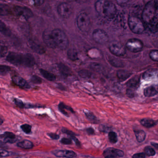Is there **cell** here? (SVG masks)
Returning a JSON list of instances; mask_svg holds the SVG:
<instances>
[{"mask_svg":"<svg viewBox=\"0 0 158 158\" xmlns=\"http://www.w3.org/2000/svg\"><path fill=\"white\" fill-rule=\"evenodd\" d=\"M156 10L157 4L155 1L146 4L141 15L142 20L145 23L150 24L152 21L155 17Z\"/></svg>","mask_w":158,"mask_h":158,"instance_id":"277c9868","label":"cell"},{"mask_svg":"<svg viewBox=\"0 0 158 158\" xmlns=\"http://www.w3.org/2000/svg\"><path fill=\"white\" fill-rule=\"evenodd\" d=\"M108 62L113 67L121 68L124 66L122 61L117 58H110L108 59Z\"/></svg>","mask_w":158,"mask_h":158,"instance_id":"83f0119b","label":"cell"},{"mask_svg":"<svg viewBox=\"0 0 158 158\" xmlns=\"http://www.w3.org/2000/svg\"><path fill=\"white\" fill-rule=\"evenodd\" d=\"M0 137L3 139V141L6 143H13L17 141L15 134L11 132H5L4 134L0 135Z\"/></svg>","mask_w":158,"mask_h":158,"instance_id":"ac0fdd59","label":"cell"},{"mask_svg":"<svg viewBox=\"0 0 158 158\" xmlns=\"http://www.w3.org/2000/svg\"><path fill=\"white\" fill-rule=\"evenodd\" d=\"M153 1H155V0H143V2L146 4L150 2Z\"/></svg>","mask_w":158,"mask_h":158,"instance_id":"11a10c76","label":"cell"},{"mask_svg":"<svg viewBox=\"0 0 158 158\" xmlns=\"http://www.w3.org/2000/svg\"><path fill=\"white\" fill-rule=\"evenodd\" d=\"M86 131L89 135H94V133H95V131H94V129L92 127H89V128L87 129Z\"/></svg>","mask_w":158,"mask_h":158,"instance_id":"f907efd6","label":"cell"},{"mask_svg":"<svg viewBox=\"0 0 158 158\" xmlns=\"http://www.w3.org/2000/svg\"><path fill=\"white\" fill-rule=\"evenodd\" d=\"M6 59L8 62L16 66L32 67L35 63L34 57L29 53L22 54L10 52L7 55Z\"/></svg>","mask_w":158,"mask_h":158,"instance_id":"6da1fadb","label":"cell"},{"mask_svg":"<svg viewBox=\"0 0 158 158\" xmlns=\"http://www.w3.org/2000/svg\"><path fill=\"white\" fill-rule=\"evenodd\" d=\"M0 93H1V92H0Z\"/></svg>","mask_w":158,"mask_h":158,"instance_id":"680465c9","label":"cell"},{"mask_svg":"<svg viewBox=\"0 0 158 158\" xmlns=\"http://www.w3.org/2000/svg\"><path fill=\"white\" fill-rule=\"evenodd\" d=\"M10 13L9 7L7 4L0 3V15L5 16Z\"/></svg>","mask_w":158,"mask_h":158,"instance_id":"f1b7e54d","label":"cell"},{"mask_svg":"<svg viewBox=\"0 0 158 158\" xmlns=\"http://www.w3.org/2000/svg\"><path fill=\"white\" fill-rule=\"evenodd\" d=\"M14 102L15 104L17 105L18 107L20 108H23L25 107V105H24V103H23L22 101L20 99L15 98L14 99Z\"/></svg>","mask_w":158,"mask_h":158,"instance_id":"7bdbcfd3","label":"cell"},{"mask_svg":"<svg viewBox=\"0 0 158 158\" xmlns=\"http://www.w3.org/2000/svg\"><path fill=\"white\" fill-rule=\"evenodd\" d=\"M7 147L6 143L0 140V148H5Z\"/></svg>","mask_w":158,"mask_h":158,"instance_id":"f5cc1de1","label":"cell"},{"mask_svg":"<svg viewBox=\"0 0 158 158\" xmlns=\"http://www.w3.org/2000/svg\"><path fill=\"white\" fill-rule=\"evenodd\" d=\"M51 152L58 158H74L77 156V154L74 151L69 150H55Z\"/></svg>","mask_w":158,"mask_h":158,"instance_id":"5bb4252c","label":"cell"},{"mask_svg":"<svg viewBox=\"0 0 158 158\" xmlns=\"http://www.w3.org/2000/svg\"><path fill=\"white\" fill-rule=\"evenodd\" d=\"M14 12L16 15L22 17L25 20H28L33 16L31 10L26 7L16 6L14 8Z\"/></svg>","mask_w":158,"mask_h":158,"instance_id":"8fae6325","label":"cell"},{"mask_svg":"<svg viewBox=\"0 0 158 158\" xmlns=\"http://www.w3.org/2000/svg\"><path fill=\"white\" fill-rule=\"evenodd\" d=\"M128 24L130 30L135 34H142L145 31L143 22L138 17L135 15L129 16Z\"/></svg>","mask_w":158,"mask_h":158,"instance_id":"5b68a950","label":"cell"},{"mask_svg":"<svg viewBox=\"0 0 158 158\" xmlns=\"http://www.w3.org/2000/svg\"><path fill=\"white\" fill-rule=\"evenodd\" d=\"M9 155V152L7 151L6 150L1 149H0V157H6Z\"/></svg>","mask_w":158,"mask_h":158,"instance_id":"7dc6e473","label":"cell"},{"mask_svg":"<svg viewBox=\"0 0 158 158\" xmlns=\"http://www.w3.org/2000/svg\"><path fill=\"white\" fill-rule=\"evenodd\" d=\"M3 120L2 118H0V125H2V124L3 123Z\"/></svg>","mask_w":158,"mask_h":158,"instance_id":"9f6ffc18","label":"cell"},{"mask_svg":"<svg viewBox=\"0 0 158 158\" xmlns=\"http://www.w3.org/2000/svg\"><path fill=\"white\" fill-rule=\"evenodd\" d=\"M144 95L145 97H151L158 93V85H152L147 87L144 89Z\"/></svg>","mask_w":158,"mask_h":158,"instance_id":"d6986e66","label":"cell"},{"mask_svg":"<svg viewBox=\"0 0 158 158\" xmlns=\"http://www.w3.org/2000/svg\"><path fill=\"white\" fill-rule=\"evenodd\" d=\"M149 55L152 60L158 62V50H152L150 52Z\"/></svg>","mask_w":158,"mask_h":158,"instance_id":"ab89813d","label":"cell"},{"mask_svg":"<svg viewBox=\"0 0 158 158\" xmlns=\"http://www.w3.org/2000/svg\"><path fill=\"white\" fill-rule=\"evenodd\" d=\"M117 3L120 6H123L127 3L129 0H116Z\"/></svg>","mask_w":158,"mask_h":158,"instance_id":"816d5d0a","label":"cell"},{"mask_svg":"<svg viewBox=\"0 0 158 158\" xmlns=\"http://www.w3.org/2000/svg\"><path fill=\"white\" fill-rule=\"evenodd\" d=\"M59 110L61 111L62 113H63L64 115L67 116V117L69 116V115H68L67 111H66V110H68L70 111H72V112H73L72 109L69 107H67L63 103H60L59 105Z\"/></svg>","mask_w":158,"mask_h":158,"instance_id":"1f68e13d","label":"cell"},{"mask_svg":"<svg viewBox=\"0 0 158 158\" xmlns=\"http://www.w3.org/2000/svg\"><path fill=\"white\" fill-rule=\"evenodd\" d=\"M60 142L64 145H70L72 143V140L70 138H62Z\"/></svg>","mask_w":158,"mask_h":158,"instance_id":"ee69618b","label":"cell"},{"mask_svg":"<svg viewBox=\"0 0 158 158\" xmlns=\"http://www.w3.org/2000/svg\"><path fill=\"white\" fill-rule=\"evenodd\" d=\"M62 131L64 134H66V135L69 136L70 137V138L74 141L77 147H78V148H81V143L80 141H79V140L76 138L75 133L74 132L68 130V129L65 128H62Z\"/></svg>","mask_w":158,"mask_h":158,"instance_id":"ffe728a7","label":"cell"},{"mask_svg":"<svg viewBox=\"0 0 158 158\" xmlns=\"http://www.w3.org/2000/svg\"><path fill=\"white\" fill-rule=\"evenodd\" d=\"M29 43L30 48L35 52L37 53L38 54H43L44 52V49L39 44L32 41H30Z\"/></svg>","mask_w":158,"mask_h":158,"instance_id":"d4e9b609","label":"cell"},{"mask_svg":"<svg viewBox=\"0 0 158 158\" xmlns=\"http://www.w3.org/2000/svg\"><path fill=\"white\" fill-rule=\"evenodd\" d=\"M68 58L70 60L74 61L78 59V55L77 51L73 49H70L68 51Z\"/></svg>","mask_w":158,"mask_h":158,"instance_id":"f546056e","label":"cell"},{"mask_svg":"<svg viewBox=\"0 0 158 158\" xmlns=\"http://www.w3.org/2000/svg\"><path fill=\"white\" fill-rule=\"evenodd\" d=\"M78 28L83 32H88L91 29V21L89 17L85 12L80 13L76 19Z\"/></svg>","mask_w":158,"mask_h":158,"instance_id":"8992f818","label":"cell"},{"mask_svg":"<svg viewBox=\"0 0 158 158\" xmlns=\"http://www.w3.org/2000/svg\"><path fill=\"white\" fill-rule=\"evenodd\" d=\"M144 153L148 156H153L156 154L155 150L150 146H146L144 149Z\"/></svg>","mask_w":158,"mask_h":158,"instance_id":"836d02e7","label":"cell"},{"mask_svg":"<svg viewBox=\"0 0 158 158\" xmlns=\"http://www.w3.org/2000/svg\"><path fill=\"white\" fill-rule=\"evenodd\" d=\"M18 1H22L23 0H18Z\"/></svg>","mask_w":158,"mask_h":158,"instance_id":"6f0895ef","label":"cell"},{"mask_svg":"<svg viewBox=\"0 0 158 158\" xmlns=\"http://www.w3.org/2000/svg\"><path fill=\"white\" fill-rule=\"evenodd\" d=\"M11 70V68L6 65H0V75H6Z\"/></svg>","mask_w":158,"mask_h":158,"instance_id":"d590c367","label":"cell"},{"mask_svg":"<svg viewBox=\"0 0 158 158\" xmlns=\"http://www.w3.org/2000/svg\"><path fill=\"white\" fill-rule=\"evenodd\" d=\"M136 139L138 142H142L144 141L146 138V134L145 131L143 130H134Z\"/></svg>","mask_w":158,"mask_h":158,"instance_id":"4316f807","label":"cell"},{"mask_svg":"<svg viewBox=\"0 0 158 158\" xmlns=\"http://www.w3.org/2000/svg\"><path fill=\"white\" fill-rule=\"evenodd\" d=\"M108 138L111 143H116L118 141V136L117 133L114 131H110L108 134Z\"/></svg>","mask_w":158,"mask_h":158,"instance_id":"d6a6232c","label":"cell"},{"mask_svg":"<svg viewBox=\"0 0 158 158\" xmlns=\"http://www.w3.org/2000/svg\"><path fill=\"white\" fill-rule=\"evenodd\" d=\"M23 131L26 134H30L32 131V126L29 124H24L21 126Z\"/></svg>","mask_w":158,"mask_h":158,"instance_id":"f35d334b","label":"cell"},{"mask_svg":"<svg viewBox=\"0 0 158 158\" xmlns=\"http://www.w3.org/2000/svg\"><path fill=\"white\" fill-rule=\"evenodd\" d=\"M151 144L152 145L153 147H154L155 149L158 150V143H155V142H151Z\"/></svg>","mask_w":158,"mask_h":158,"instance_id":"db71d44e","label":"cell"},{"mask_svg":"<svg viewBox=\"0 0 158 158\" xmlns=\"http://www.w3.org/2000/svg\"><path fill=\"white\" fill-rule=\"evenodd\" d=\"M43 38L44 43L49 48L55 49L57 47L55 42H54V40L52 37L51 32H48V31L44 32L43 35Z\"/></svg>","mask_w":158,"mask_h":158,"instance_id":"2e32d148","label":"cell"},{"mask_svg":"<svg viewBox=\"0 0 158 158\" xmlns=\"http://www.w3.org/2000/svg\"><path fill=\"white\" fill-rule=\"evenodd\" d=\"M90 68L92 70L97 72L100 73H102L104 71L103 68L102 66V65L99 63H95V62H93L91 64Z\"/></svg>","mask_w":158,"mask_h":158,"instance_id":"4dcf8cb0","label":"cell"},{"mask_svg":"<svg viewBox=\"0 0 158 158\" xmlns=\"http://www.w3.org/2000/svg\"><path fill=\"white\" fill-rule=\"evenodd\" d=\"M57 10L58 13L61 17L68 19L72 13L73 7L70 3L63 2L58 5Z\"/></svg>","mask_w":158,"mask_h":158,"instance_id":"30bf717a","label":"cell"},{"mask_svg":"<svg viewBox=\"0 0 158 158\" xmlns=\"http://www.w3.org/2000/svg\"><path fill=\"white\" fill-rule=\"evenodd\" d=\"M8 47L3 43H0V57L4 58L8 53Z\"/></svg>","mask_w":158,"mask_h":158,"instance_id":"e575fe53","label":"cell"},{"mask_svg":"<svg viewBox=\"0 0 158 158\" xmlns=\"http://www.w3.org/2000/svg\"><path fill=\"white\" fill-rule=\"evenodd\" d=\"M0 32L7 35V36H9L10 34V33H9V32H8L7 27H6L5 24L1 20H0Z\"/></svg>","mask_w":158,"mask_h":158,"instance_id":"74e56055","label":"cell"},{"mask_svg":"<svg viewBox=\"0 0 158 158\" xmlns=\"http://www.w3.org/2000/svg\"><path fill=\"white\" fill-rule=\"evenodd\" d=\"M17 146L19 148L26 149H32L34 147L33 143L30 141L28 140H24L20 141L17 143Z\"/></svg>","mask_w":158,"mask_h":158,"instance_id":"7402d4cb","label":"cell"},{"mask_svg":"<svg viewBox=\"0 0 158 158\" xmlns=\"http://www.w3.org/2000/svg\"><path fill=\"white\" fill-rule=\"evenodd\" d=\"M30 2L35 6H40L44 3V0H29Z\"/></svg>","mask_w":158,"mask_h":158,"instance_id":"b9f144b4","label":"cell"},{"mask_svg":"<svg viewBox=\"0 0 158 158\" xmlns=\"http://www.w3.org/2000/svg\"><path fill=\"white\" fill-rule=\"evenodd\" d=\"M109 129L110 128L109 127H107V126H103V125H101L100 128H99V130H100L101 132H104V133L108 132L110 130Z\"/></svg>","mask_w":158,"mask_h":158,"instance_id":"681fc988","label":"cell"},{"mask_svg":"<svg viewBox=\"0 0 158 158\" xmlns=\"http://www.w3.org/2000/svg\"><path fill=\"white\" fill-rule=\"evenodd\" d=\"M131 75V73L129 71L124 70H120L117 71V76L120 81L126 80Z\"/></svg>","mask_w":158,"mask_h":158,"instance_id":"44dd1931","label":"cell"},{"mask_svg":"<svg viewBox=\"0 0 158 158\" xmlns=\"http://www.w3.org/2000/svg\"><path fill=\"white\" fill-rule=\"evenodd\" d=\"M58 69L59 70L61 73L63 75V76H69L71 74V71L70 70V68L68 66L65 65L63 63H60L58 65Z\"/></svg>","mask_w":158,"mask_h":158,"instance_id":"484cf974","label":"cell"},{"mask_svg":"<svg viewBox=\"0 0 158 158\" xmlns=\"http://www.w3.org/2000/svg\"><path fill=\"white\" fill-rule=\"evenodd\" d=\"M143 47L142 42L138 39H130L126 43V48L131 52H139L142 50Z\"/></svg>","mask_w":158,"mask_h":158,"instance_id":"ba28073f","label":"cell"},{"mask_svg":"<svg viewBox=\"0 0 158 158\" xmlns=\"http://www.w3.org/2000/svg\"><path fill=\"white\" fill-rule=\"evenodd\" d=\"M79 74L82 78H88L91 77L92 73L87 70H82L79 72Z\"/></svg>","mask_w":158,"mask_h":158,"instance_id":"8d00e7d4","label":"cell"},{"mask_svg":"<svg viewBox=\"0 0 158 158\" xmlns=\"http://www.w3.org/2000/svg\"><path fill=\"white\" fill-rule=\"evenodd\" d=\"M109 49L113 55L117 57H122L126 54V48L118 43H111L109 47Z\"/></svg>","mask_w":158,"mask_h":158,"instance_id":"7c38bea8","label":"cell"},{"mask_svg":"<svg viewBox=\"0 0 158 158\" xmlns=\"http://www.w3.org/2000/svg\"><path fill=\"white\" fill-rule=\"evenodd\" d=\"M12 81L17 86L24 89H29L30 86L27 81L21 76H14L12 77Z\"/></svg>","mask_w":158,"mask_h":158,"instance_id":"e0dca14e","label":"cell"},{"mask_svg":"<svg viewBox=\"0 0 158 158\" xmlns=\"http://www.w3.org/2000/svg\"><path fill=\"white\" fill-rule=\"evenodd\" d=\"M123 151L113 148H108L105 149L103 152L104 158H117L124 156Z\"/></svg>","mask_w":158,"mask_h":158,"instance_id":"4fadbf2b","label":"cell"},{"mask_svg":"<svg viewBox=\"0 0 158 158\" xmlns=\"http://www.w3.org/2000/svg\"><path fill=\"white\" fill-rule=\"evenodd\" d=\"M143 79L147 81H158V69H150L146 71L143 75Z\"/></svg>","mask_w":158,"mask_h":158,"instance_id":"9a60e30c","label":"cell"},{"mask_svg":"<svg viewBox=\"0 0 158 158\" xmlns=\"http://www.w3.org/2000/svg\"><path fill=\"white\" fill-rule=\"evenodd\" d=\"M48 136L52 140H57L60 138V136L56 133H49L47 134Z\"/></svg>","mask_w":158,"mask_h":158,"instance_id":"bcb514c9","label":"cell"},{"mask_svg":"<svg viewBox=\"0 0 158 158\" xmlns=\"http://www.w3.org/2000/svg\"><path fill=\"white\" fill-rule=\"evenodd\" d=\"M51 33L57 47L62 50L67 49L69 44V39L64 32L59 29H55Z\"/></svg>","mask_w":158,"mask_h":158,"instance_id":"3957f363","label":"cell"},{"mask_svg":"<svg viewBox=\"0 0 158 158\" xmlns=\"http://www.w3.org/2000/svg\"><path fill=\"white\" fill-rule=\"evenodd\" d=\"M92 38L97 43L105 44L109 41V36L107 32L100 29H97L92 33Z\"/></svg>","mask_w":158,"mask_h":158,"instance_id":"9c48e42d","label":"cell"},{"mask_svg":"<svg viewBox=\"0 0 158 158\" xmlns=\"http://www.w3.org/2000/svg\"><path fill=\"white\" fill-rule=\"evenodd\" d=\"M95 9L101 17L108 19H113L117 14L116 6L109 0H98L95 3Z\"/></svg>","mask_w":158,"mask_h":158,"instance_id":"7a4b0ae2","label":"cell"},{"mask_svg":"<svg viewBox=\"0 0 158 158\" xmlns=\"http://www.w3.org/2000/svg\"><path fill=\"white\" fill-rule=\"evenodd\" d=\"M140 82V79L138 75L134 76L127 82L126 84V94L128 97L132 98L135 97L136 90L139 86Z\"/></svg>","mask_w":158,"mask_h":158,"instance_id":"52a82bcc","label":"cell"},{"mask_svg":"<svg viewBox=\"0 0 158 158\" xmlns=\"http://www.w3.org/2000/svg\"><path fill=\"white\" fill-rule=\"evenodd\" d=\"M30 81L32 83L36 84H40L42 82L41 78L36 75H32L31 77Z\"/></svg>","mask_w":158,"mask_h":158,"instance_id":"60d3db41","label":"cell"},{"mask_svg":"<svg viewBox=\"0 0 158 158\" xmlns=\"http://www.w3.org/2000/svg\"><path fill=\"white\" fill-rule=\"evenodd\" d=\"M140 123L144 127L150 128L155 126L157 124V122L152 119L146 118L142 119L140 121Z\"/></svg>","mask_w":158,"mask_h":158,"instance_id":"603a6c76","label":"cell"},{"mask_svg":"<svg viewBox=\"0 0 158 158\" xmlns=\"http://www.w3.org/2000/svg\"><path fill=\"white\" fill-rule=\"evenodd\" d=\"M40 72L41 73L43 77L47 79V80L50 81H54L56 80V77L54 74L51 73L43 70V69H40Z\"/></svg>","mask_w":158,"mask_h":158,"instance_id":"cb8c5ba5","label":"cell"},{"mask_svg":"<svg viewBox=\"0 0 158 158\" xmlns=\"http://www.w3.org/2000/svg\"><path fill=\"white\" fill-rule=\"evenodd\" d=\"M146 155L144 152H139L134 154L132 156V158H145Z\"/></svg>","mask_w":158,"mask_h":158,"instance_id":"c3c4849f","label":"cell"},{"mask_svg":"<svg viewBox=\"0 0 158 158\" xmlns=\"http://www.w3.org/2000/svg\"><path fill=\"white\" fill-rule=\"evenodd\" d=\"M85 114H86V117L88 118L91 120H95L96 119V117L94 116V114L92 112L87 111V112H85Z\"/></svg>","mask_w":158,"mask_h":158,"instance_id":"f6af8a7d","label":"cell"}]
</instances>
